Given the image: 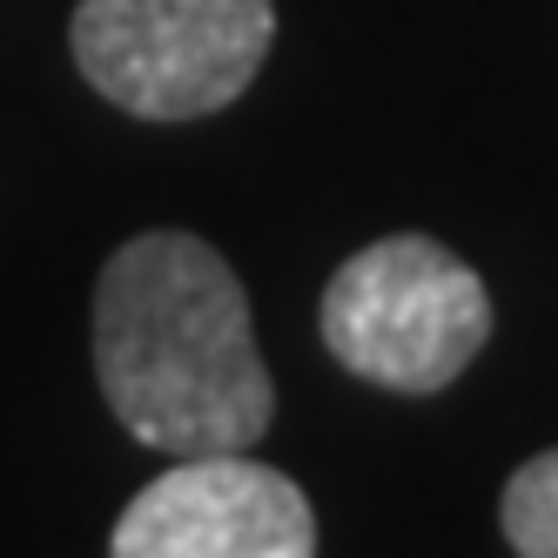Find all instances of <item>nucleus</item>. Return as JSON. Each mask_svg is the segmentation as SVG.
I'll return each mask as SVG.
<instances>
[{"label":"nucleus","mask_w":558,"mask_h":558,"mask_svg":"<svg viewBox=\"0 0 558 558\" xmlns=\"http://www.w3.org/2000/svg\"><path fill=\"white\" fill-rule=\"evenodd\" d=\"M95 377L114 424L169 458L250 451L276 417L250 290L189 229H142L101 263Z\"/></svg>","instance_id":"obj_1"},{"label":"nucleus","mask_w":558,"mask_h":558,"mask_svg":"<svg viewBox=\"0 0 558 558\" xmlns=\"http://www.w3.org/2000/svg\"><path fill=\"white\" fill-rule=\"evenodd\" d=\"M316 330L350 377L397 397H430L458 384L492 343V290L458 250L404 229L364 243L330 276Z\"/></svg>","instance_id":"obj_2"},{"label":"nucleus","mask_w":558,"mask_h":558,"mask_svg":"<svg viewBox=\"0 0 558 558\" xmlns=\"http://www.w3.org/2000/svg\"><path fill=\"white\" fill-rule=\"evenodd\" d=\"M276 41V0H82V82L135 122H203L243 95Z\"/></svg>","instance_id":"obj_3"},{"label":"nucleus","mask_w":558,"mask_h":558,"mask_svg":"<svg viewBox=\"0 0 558 558\" xmlns=\"http://www.w3.org/2000/svg\"><path fill=\"white\" fill-rule=\"evenodd\" d=\"M108 558H316V511L250 451L175 458L122 505Z\"/></svg>","instance_id":"obj_4"},{"label":"nucleus","mask_w":558,"mask_h":558,"mask_svg":"<svg viewBox=\"0 0 558 558\" xmlns=\"http://www.w3.org/2000/svg\"><path fill=\"white\" fill-rule=\"evenodd\" d=\"M498 525L518 558H558V451H538L505 477Z\"/></svg>","instance_id":"obj_5"}]
</instances>
